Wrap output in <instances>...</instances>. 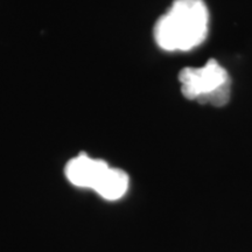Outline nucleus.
<instances>
[{"label":"nucleus","instance_id":"1","mask_svg":"<svg viewBox=\"0 0 252 252\" xmlns=\"http://www.w3.org/2000/svg\"><path fill=\"white\" fill-rule=\"evenodd\" d=\"M209 12L203 0H175L154 26L157 45L166 52H188L206 40Z\"/></svg>","mask_w":252,"mask_h":252},{"label":"nucleus","instance_id":"2","mask_svg":"<svg viewBox=\"0 0 252 252\" xmlns=\"http://www.w3.org/2000/svg\"><path fill=\"white\" fill-rule=\"evenodd\" d=\"M71 185L89 188L108 201H117L127 193L130 178L127 173L110 167L104 160L93 159L86 153L72 158L64 168Z\"/></svg>","mask_w":252,"mask_h":252},{"label":"nucleus","instance_id":"3","mask_svg":"<svg viewBox=\"0 0 252 252\" xmlns=\"http://www.w3.org/2000/svg\"><path fill=\"white\" fill-rule=\"evenodd\" d=\"M179 81L187 99L213 106H223L230 99L231 80L228 71L215 60L202 67L182 69Z\"/></svg>","mask_w":252,"mask_h":252}]
</instances>
